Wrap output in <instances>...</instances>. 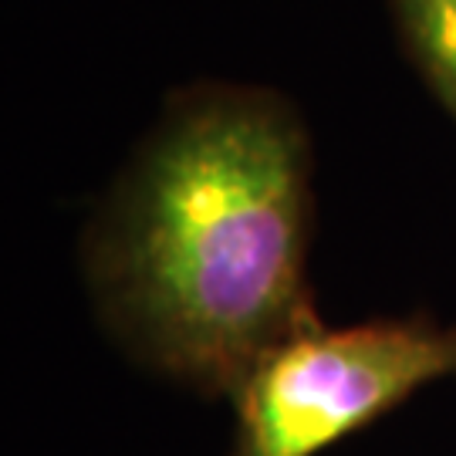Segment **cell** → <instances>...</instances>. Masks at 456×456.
<instances>
[{
	"mask_svg": "<svg viewBox=\"0 0 456 456\" xmlns=\"http://www.w3.org/2000/svg\"><path fill=\"white\" fill-rule=\"evenodd\" d=\"M395 31L423 82L456 118V0H389Z\"/></svg>",
	"mask_w": 456,
	"mask_h": 456,
	"instance_id": "3957f363",
	"label": "cell"
},
{
	"mask_svg": "<svg viewBox=\"0 0 456 456\" xmlns=\"http://www.w3.org/2000/svg\"><path fill=\"white\" fill-rule=\"evenodd\" d=\"M311 142L284 95L200 82L159 122L85 233L105 331L146 369L233 395L257 362L322 322L308 288Z\"/></svg>",
	"mask_w": 456,
	"mask_h": 456,
	"instance_id": "6da1fadb",
	"label": "cell"
},
{
	"mask_svg": "<svg viewBox=\"0 0 456 456\" xmlns=\"http://www.w3.org/2000/svg\"><path fill=\"white\" fill-rule=\"evenodd\" d=\"M456 375V325L392 318L294 331L230 395V456H318L331 443Z\"/></svg>",
	"mask_w": 456,
	"mask_h": 456,
	"instance_id": "7a4b0ae2",
	"label": "cell"
}]
</instances>
